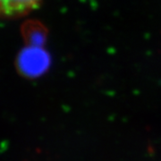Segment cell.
Segmentation results:
<instances>
[{"mask_svg": "<svg viewBox=\"0 0 161 161\" xmlns=\"http://www.w3.org/2000/svg\"><path fill=\"white\" fill-rule=\"evenodd\" d=\"M23 34L28 46L42 47L46 40L47 31L40 23L28 22L23 26Z\"/></svg>", "mask_w": 161, "mask_h": 161, "instance_id": "3", "label": "cell"}, {"mask_svg": "<svg viewBox=\"0 0 161 161\" xmlns=\"http://www.w3.org/2000/svg\"><path fill=\"white\" fill-rule=\"evenodd\" d=\"M48 64V57L41 47L28 46L18 55L16 68L23 76L31 77L41 74Z\"/></svg>", "mask_w": 161, "mask_h": 161, "instance_id": "1", "label": "cell"}, {"mask_svg": "<svg viewBox=\"0 0 161 161\" xmlns=\"http://www.w3.org/2000/svg\"><path fill=\"white\" fill-rule=\"evenodd\" d=\"M42 0H0V19H17L37 9Z\"/></svg>", "mask_w": 161, "mask_h": 161, "instance_id": "2", "label": "cell"}]
</instances>
